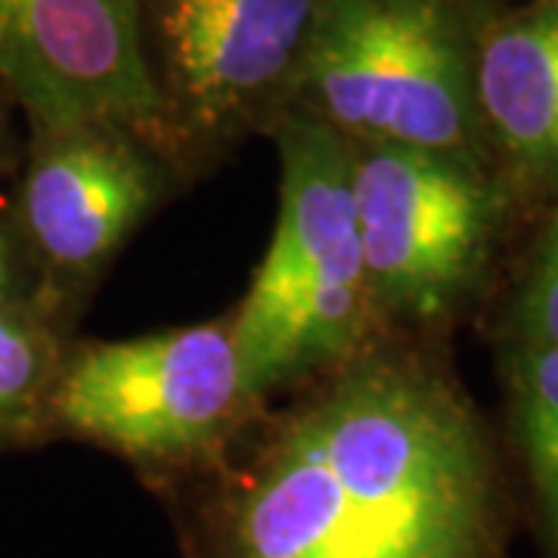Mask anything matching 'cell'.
I'll use <instances>...</instances> for the list:
<instances>
[{
	"label": "cell",
	"instance_id": "cell-6",
	"mask_svg": "<svg viewBox=\"0 0 558 558\" xmlns=\"http://www.w3.org/2000/svg\"><path fill=\"white\" fill-rule=\"evenodd\" d=\"M341 143L381 323L400 336L438 341L481 295L515 208L481 161Z\"/></svg>",
	"mask_w": 558,
	"mask_h": 558
},
{
	"label": "cell",
	"instance_id": "cell-2",
	"mask_svg": "<svg viewBox=\"0 0 558 558\" xmlns=\"http://www.w3.org/2000/svg\"><path fill=\"white\" fill-rule=\"evenodd\" d=\"M267 140L279 159L277 223L227 311L248 391L264 407L391 332L366 277L341 137L286 112Z\"/></svg>",
	"mask_w": 558,
	"mask_h": 558
},
{
	"label": "cell",
	"instance_id": "cell-12",
	"mask_svg": "<svg viewBox=\"0 0 558 558\" xmlns=\"http://www.w3.org/2000/svg\"><path fill=\"white\" fill-rule=\"evenodd\" d=\"M499 339L502 348L558 344V202L546 211L534 248L521 264L499 317Z\"/></svg>",
	"mask_w": 558,
	"mask_h": 558
},
{
	"label": "cell",
	"instance_id": "cell-9",
	"mask_svg": "<svg viewBox=\"0 0 558 558\" xmlns=\"http://www.w3.org/2000/svg\"><path fill=\"white\" fill-rule=\"evenodd\" d=\"M472 100L515 218L558 202V0H481Z\"/></svg>",
	"mask_w": 558,
	"mask_h": 558
},
{
	"label": "cell",
	"instance_id": "cell-10",
	"mask_svg": "<svg viewBox=\"0 0 558 558\" xmlns=\"http://www.w3.org/2000/svg\"><path fill=\"white\" fill-rule=\"evenodd\" d=\"M75 339L40 301L0 304V450L44 447V400Z\"/></svg>",
	"mask_w": 558,
	"mask_h": 558
},
{
	"label": "cell",
	"instance_id": "cell-4",
	"mask_svg": "<svg viewBox=\"0 0 558 558\" xmlns=\"http://www.w3.org/2000/svg\"><path fill=\"white\" fill-rule=\"evenodd\" d=\"M481 0H319L289 112L336 137L481 161L472 44Z\"/></svg>",
	"mask_w": 558,
	"mask_h": 558
},
{
	"label": "cell",
	"instance_id": "cell-5",
	"mask_svg": "<svg viewBox=\"0 0 558 558\" xmlns=\"http://www.w3.org/2000/svg\"><path fill=\"white\" fill-rule=\"evenodd\" d=\"M319 0H134L161 156L183 186L292 109Z\"/></svg>",
	"mask_w": 558,
	"mask_h": 558
},
{
	"label": "cell",
	"instance_id": "cell-14",
	"mask_svg": "<svg viewBox=\"0 0 558 558\" xmlns=\"http://www.w3.org/2000/svg\"><path fill=\"white\" fill-rule=\"evenodd\" d=\"M16 119H20V109H16L10 90L0 81V183H10L20 171L25 137L20 134Z\"/></svg>",
	"mask_w": 558,
	"mask_h": 558
},
{
	"label": "cell",
	"instance_id": "cell-8",
	"mask_svg": "<svg viewBox=\"0 0 558 558\" xmlns=\"http://www.w3.org/2000/svg\"><path fill=\"white\" fill-rule=\"evenodd\" d=\"M0 81L25 128L102 121L161 153L134 0H0Z\"/></svg>",
	"mask_w": 558,
	"mask_h": 558
},
{
	"label": "cell",
	"instance_id": "cell-11",
	"mask_svg": "<svg viewBox=\"0 0 558 558\" xmlns=\"http://www.w3.org/2000/svg\"><path fill=\"white\" fill-rule=\"evenodd\" d=\"M502 354L515 444L558 553V344H512Z\"/></svg>",
	"mask_w": 558,
	"mask_h": 558
},
{
	"label": "cell",
	"instance_id": "cell-1",
	"mask_svg": "<svg viewBox=\"0 0 558 558\" xmlns=\"http://www.w3.org/2000/svg\"><path fill=\"white\" fill-rule=\"evenodd\" d=\"M186 494L193 558H497L502 487L438 341L385 332L274 400Z\"/></svg>",
	"mask_w": 558,
	"mask_h": 558
},
{
	"label": "cell",
	"instance_id": "cell-7",
	"mask_svg": "<svg viewBox=\"0 0 558 558\" xmlns=\"http://www.w3.org/2000/svg\"><path fill=\"white\" fill-rule=\"evenodd\" d=\"M183 190L171 161L128 128H25L3 202L35 267L40 304L75 332L121 248Z\"/></svg>",
	"mask_w": 558,
	"mask_h": 558
},
{
	"label": "cell",
	"instance_id": "cell-3",
	"mask_svg": "<svg viewBox=\"0 0 558 558\" xmlns=\"http://www.w3.org/2000/svg\"><path fill=\"white\" fill-rule=\"evenodd\" d=\"M264 410L230 317L134 339H75L44 400V438L78 440L171 487L202 472Z\"/></svg>",
	"mask_w": 558,
	"mask_h": 558
},
{
	"label": "cell",
	"instance_id": "cell-13",
	"mask_svg": "<svg viewBox=\"0 0 558 558\" xmlns=\"http://www.w3.org/2000/svg\"><path fill=\"white\" fill-rule=\"evenodd\" d=\"M13 301H40L38 277L10 220L7 202H0V304Z\"/></svg>",
	"mask_w": 558,
	"mask_h": 558
}]
</instances>
